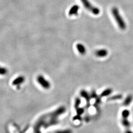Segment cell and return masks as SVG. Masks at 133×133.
Wrapping results in <instances>:
<instances>
[{"mask_svg":"<svg viewBox=\"0 0 133 133\" xmlns=\"http://www.w3.org/2000/svg\"><path fill=\"white\" fill-rule=\"evenodd\" d=\"M122 98V95H114V96H112L109 98L108 100L110 101H114V100H119Z\"/></svg>","mask_w":133,"mask_h":133,"instance_id":"obj_14","label":"cell"},{"mask_svg":"<svg viewBox=\"0 0 133 133\" xmlns=\"http://www.w3.org/2000/svg\"><path fill=\"white\" fill-rule=\"evenodd\" d=\"M112 14L114 17V19L118 24L119 28L121 30H125L126 28V25L119 14V11L116 8H114L111 10Z\"/></svg>","mask_w":133,"mask_h":133,"instance_id":"obj_2","label":"cell"},{"mask_svg":"<svg viewBox=\"0 0 133 133\" xmlns=\"http://www.w3.org/2000/svg\"><path fill=\"white\" fill-rule=\"evenodd\" d=\"M133 97L132 95H129L126 97V98L124 101L123 105L124 106H128L130 105L133 101Z\"/></svg>","mask_w":133,"mask_h":133,"instance_id":"obj_10","label":"cell"},{"mask_svg":"<svg viewBox=\"0 0 133 133\" xmlns=\"http://www.w3.org/2000/svg\"><path fill=\"white\" fill-rule=\"evenodd\" d=\"M81 95L83 98L85 99L87 102L86 107L87 108H89L90 106V96L88 95V93L85 90H82L81 91Z\"/></svg>","mask_w":133,"mask_h":133,"instance_id":"obj_5","label":"cell"},{"mask_svg":"<svg viewBox=\"0 0 133 133\" xmlns=\"http://www.w3.org/2000/svg\"><path fill=\"white\" fill-rule=\"evenodd\" d=\"M95 55L98 57H105L107 56L108 52V51L105 49H99L96 51L95 52Z\"/></svg>","mask_w":133,"mask_h":133,"instance_id":"obj_6","label":"cell"},{"mask_svg":"<svg viewBox=\"0 0 133 133\" xmlns=\"http://www.w3.org/2000/svg\"><path fill=\"white\" fill-rule=\"evenodd\" d=\"M81 1L86 9L89 10L93 14L95 15H98L100 13L99 9L93 6L91 4L88 0H81Z\"/></svg>","mask_w":133,"mask_h":133,"instance_id":"obj_3","label":"cell"},{"mask_svg":"<svg viewBox=\"0 0 133 133\" xmlns=\"http://www.w3.org/2000/svg\"><path fill=\"white\" fill-rule=\"evenodd\" d=\"M130 115V111L128 109H124L122 112V118H128Z\"/></svg>","mask_w":133,"mask_h":133,"instance_id":"obj_13","label":"cell"},{"mask_svg":"<svg viewBox=\"0 0 133 133\" xmlns=\"http://www.w3.org/2000/svg\"><path fill=\"white\" fill-rule=\"evenodd\" d=\"M37 81L38 83L45 89H48L50 87V83L44 77L41 75H39L37 77Z\"/></svg>","mask_w":133,"mask_h":133,"instance_id":"obj_4","label":"cell"},{"mask_svg":"<svg viewBox=\"0 0 133 133\" xmlns=\"http://www.w3.org/2000/svg\"><path fill=\"white\" fill-rule=\"evenodd\" d=\"M66 111V108L64 107H60L51 113L45 114L42 116L35 127V133H41L40 128L43 127L44 128L54 126L58 124V117Z\"/></svg>","mask_w":133,"mask_h":133,"instance_id":"obj_1","label":"cell"},{"mask_svg":"<svg viewBox=\"0 0 133 133\" xmlns=\"http://www.w3.org/2000/svg\"><path fill=\"white\" fill-rule=\"evenodd\" d=\"M8 70L5 68H1L0 67V75H4L7 73Z\"/></svg>","mask_w":133,"mask_h":133,"instance_id":"obj_16","label":"cell"},{"mask_svg":"<svg viewBox=\"0 0 133 133\" xmlns=\"http://www.w3.org/2000/svg\"><path fill=\"white\" fill-rule=\"evenodd\" d=\"M76 47L78 51L81 55H84L85 54L86 52V48L83 44L81 43H78L76 44Z\"/></svg>","mask_w":133,"mask_h":133,"instance_id":"obj_9","label":"cell"},{"mask_svg":"<svg viewBox=\"0 0 133 133\" xmlns=\"http://www.w3.org/2000/svg\"><path fill=\"white\" fill-rule=\"evenodd\" d=\"M112 92V90L110 88H108L105 89V90L100 95V96L101 97H105L107 96L108 95H109Z\"/></svg>","mask_w":133,"mask_h":133,"instance_id":"obj_12","label":"cell"},{"mask_svg":"<svg viewBox=\"0 0 133 133\" xmlns=\"http://www.w3.org/2000/svg\"><path fill=\"white\" fill-rule=\"evenodd\" d=\"M79 6L77 5H75L73 6H72L71 9L70 10L69 12V15L71 16V15H76L77 14L78 11L79 10Z\"/></svg>","mask_w":133,"mask_h":133,"instance_id":"obj_7","label":"cell"},{"mask_svg":"<svg viewBox=\"0 0 133 133\" xmlns=\"http://www.w3.org/2000/svg\"><path fill=\"white\" fill-rule=\"evenodd\" d=\"M25 81V78L24 76H20L16 78H15L14 81H12L13 85H19L21 83H22Z\"/></svg>","mask_w":133,"mask_h":133,"instance_id":"obj_8","label":"cell"},{"mask_svg":"<svg viewBox=\"0 0 133 133\" xmlns=\"http://www.w3.org/2000/svg\"><path fill=\"white\" fill-rule=\"evenodd\" d=\"M76 112H77V114L78 115H80L82 114L83 112H84V109H83L82 108H78L76 109Z\"/></svg>","mask_w":133,"mask_h":133,"instance_id":"obj_18","label":"cell"},{"mask_svg":"<svg viewBox=\"0 0 133 133\" xmlns=\"http://www.w3.org/2000/svg\"><path fill=\"white\" fill-rule=\"evenodd\" d=\"M81 99L78 97L76 98V101H75V107L76 109L79 108V105H81Z\"/></svg>","mask_w":133,"mask_h":133,"instance_id":"obj_15","label":"cell"},{"mask_svg":"<svg viewBox=\"0 0 133 133\" xmlns=\"http://www.w3.org/2000/svg\"><path fill=\"white\" fill-rule=\"evenodd\" d=\"M125 133H133L131 131H130V130H126V131H125Z\"/></svg>","mask_w":133,"mask_h":133,"instance_id":"obj_19","label":"cell"},{"mask_svg":"<svg viewBox=\"0 0 133 133\" xmlns=\"http://www.w3.org/2000/svg\"><path fill=\"white\" fill-rule=\"evenodd\" d=\"M55 133H72V132L71 130L66 129V130H64L57 131Z\"/></svg>","mask_w":133,"mask_h":133,"instance_id":"obj_17","label":"cell"},{"mask_svg":"<svg viewBox=\"0 0 133 133\" xmlns=\"http://www.w3.org/2000/svg\"><path fill=\"white\" fill-rule=\"evenodd\" d=\"M121 123L126 128H129L131 126V123L129 121L128 118H122V119L121 120Z\"/></svg>","mask_w":133,"mask_h":133,"instance_id":"obj_11","label":"cell"}]
</instances>
